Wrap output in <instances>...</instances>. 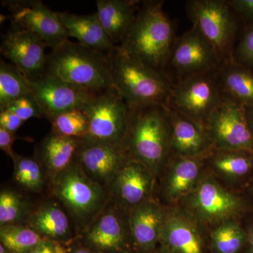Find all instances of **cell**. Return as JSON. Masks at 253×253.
<instances>
[{"label":"cell","mask_w":253,"mask_h":253,"mask_svg":"<svg viewBox=\"0 0 253 253\" xmlns=\"http://www.w3.org/2000/svg\"><path fill=\"white\" fill-rule=\"evenodd\" d=\"M31 211L28 201L12 190H2L0 194V227L23 224Z\"/></svg>","instance_id":"obj_32"},{"label":"cell","mask_w":253,"mask_h":253,"mask_svg":"<svg viewBox=\"0 0 253 253\" xmlns=\"http://www.w3.org/2000/svg\"><path fill=\"white\" fill-rule=\"evenodd\" d=\"M246 113H247L248 121H249L250 127L253 136V109H246Z\"/></svg>","instance_id":"obj_43"},{"label":"cell","mask_w":253,"mask_h":253,"mask_svg":"<svg viewBox=\"0 0 253 253\" xmlns=\"http://www.w3.org/2000/svg\"><path fill=\"white\" fill-rule=\"evenodd\" d=\"M178 75V80L186 76L215 71L221 61L209 42L192 27L176 38L169 63Z\"/></svg>","instance_id":"obj_16"},{"label":"cell","mask_w":253,"mask_h":253,"mask_svg":"<svg viewBox=\"0 0 253 253\" xmlns=\"http://www.w3.org/2000/svg\"><path fill=\"white\" fill-rule=\"evenodd\" d=\"M206 129L213 149L253 152L246 109L225 95L208 118Z\"/></svg>","instance_id":"obj_10"},{"label":"cell","mask_w":253,"mask_h":253,"mask_svg":"<svg viewBox=\"0 0 253 253\" xmlns=\"http://www.w3.org/2000/svg\"><path fill=\"white\" fill-rule=\"evenodd\" d=\"M68 250L61 243L44 239L29 253H67Z\"/></svg>","instance_id":"obj_38"},{"label":"cell","mask_w":253,"mask_h":253,"mask_svg":"<svg viewBox=\"0 0 253 253\" xmlns=\"http://www.w3.org/2000/svg\"><path fill=\"white\" fill-rule=\"evenodd\" d=\"M244 194L246 195V197L249 199V201L252 203L253 205V180L251 183L249 187L244 192Z\"/></svg>","instance_id":"obj_42"},{"label":"cell","mask_w":253,"mask_h":253,"mask_svg":"<svg viewBox=\"0 0 253 253\" xmlns=\"http://www.w3.org/2000/svg\"><path fill=\"white\" fill-rule=\"evenodd\" d=\"M57 14L68 36L76 38L80 44L107 54L116 47L96 13L82 16L68 12Z\"/></svg>","instance_id":"obj_24"},{"label":"cell","mask_w":253,"mask_h":253,"mask_svg":"<svg viewBox=\"0 0 253 253\" xmlns=\"http://www.w3.org/2000/svg\"><path fill=\"white\" fill-rule=\"evenodd\" d=\"M11 13L13 25L36 34L46 46L54 49L68 41L57 12L38 0L4 1Z\"/></svg>","instance_id":"obj_14"},{"label":"cell","mask_w":253,"mask_h":253,"mask_svg":"<svg viewBox=\"0 0 253 253\" xmlns=\"http://www.w3.org/2000/svg\"><path fill=\"white\" fill-rule=\"evenodd\" d=\"M129 160L122 146L82 138L74 161L86 175L105 189L111 186Z\"/></svg>","instance_id":"obj_18"},{"label":"cell","mask_w":253,"mask_h":253,"mask_svg":"<svg viewBox=\"0 0 253 253\" xmlns=\"http://www.w3.org/2000/svg\"><path fill=\"white\" fill-rule=\"evenodd\" d=\"M160 245L169 253H212L209 227L178 206L166 207Z\"/></svg>","instance_id":"obj_12"},{"label":"cell","mask_w":253,"mask_h":253,"mask_svg":"<svg viewBox=\"0 0 253 253\" xmlns=\"http://www.w3.org/2000/svg\"><path fill=\"white\" fill-rule=\"evenodd\" d=\"M208 227L230 219L242 220L253 211L246 195L236 192L207 172L198 187L178 205Z\"/></svg>","instance_id":"obj_5"},{"label":"cell","mask_w":253,"mask_h":253,"mask_svg":"<svg viewBox=\"0 0 253 253\" xmlns=\"http://www.w3.org/2000/svg\"><path fill=\"white\" fill-rule=\"evenodd\" d=\"M81 140L51 131L37 146L36 158L52 179L72 164Z\"/></svg>","instance_id":"obj_25"},{"label":"cell","mask_w":253,"mask_h":253,"mask_svg":"<svg viewBox=\"0 0 253 253\" xmlns=\"http://www.w3.org/2000/svg\"><path fill=\"white\" fill-rule=\"evenodd\" d=\"M206 170L226 187L244 194L253 180V152L212 149L206 158Z\"/></svg>","instance_id":"obj_20"},{"label":"cell","mask_w":253,"mask_h":253,"mask_svg":"<svg viewBox=\"0 0 253 253\" xmlns=\"http://www.w3.org/2000/svg\"><path fill=\"white\" fill-rule=\"evenodd\" d=\"M86 247L99 253H133L127 212L113 204L84 230Z\"/></svg>","instance_id":"obj_13"},{"label":"cell","mask_w":253,"mask_h":253,"mask_svg":"<svg viewBox=\"0 0 253 253\" xmlns=\"http://www.w3.org/2000/svg\"><path fill=\"white\" fill-rule=\"evenodd\" d=\"M83 110L89 121L85 139L123 147L130 110L116 88L97 93Z\"/></svg>","instance_id":"obj_9"},{"label":"cell","mask_w":253,"mask_h":253,"mask_svg":"<svg viewBox=\"0 0 253 253\" xmlns=\"http://www.w3.org/2000/svg\"></svg>","instance_id":"obj_46"},{"label":"cell","mask_w":253,"mask_h":253,"mask_svg":"<svg viewBox=\"0 0 253 253\" xmlns=\"http://www.w3.org/2000/svg\"><path fill=\"white\" fill-rule=\"evenodd\" d=\"M18 138L15 133L10 132L4 128L0 127V149L11 159L14 158L15 155L12 150L13 144Z\"/></svg>","instance_id":"obj_39"},{"label":"cell","mask_w":253,"mask_h":253,"mask_svg":"<svg viewBox=\"0 0 253 253\" xmlns=\"http://www.w3.org/2000/svg\"><path fill=\"white\" fill-rule=\"evenodd\" d=\"M217 75L225 96L246 109H253V70L231 59L221 63Z\"/></svg>","instance_id":"obj_27"},{"label":"cell","mask_w":253,"mask_h":253,"mask_svg":"<svg viewBox=\"0 0 253 253\" xmlns=\"http://www.w3.org/2000/svg\"><path fill=\"white\" fill-rule=\"evenodd\" d=\"M5 110L14 113L24 122L33 118L44 117L39 103L32 93L18 98Z\"/></svg>","instance_id":"obj_35"},{"label":"cell","mask_w":253,"mask_h":253,"mask_svg":"<svg viewBox=\"0 0 253 253\" xmlns=\"http://www.w3.org/2000/svg\"><path fill=\"white\" fill-rule=\"evenodd\" d=\"M206 156H169L156 179L155 199L165 207L178 206L198 187L207 173Z\"/></svg>","instance_id":"obj_11"},{"label":"cell","mask_w":253,"mask_h":253,"mask_svg":"<svg viewBox=\"0 0 253 253\" xmlns=\"http://www.w3.org/2000/svg\"><path fill=\"white\" fill-rule=\"evenodd\" d=\"M109 58L113 86L129 109L149 105L167 106L174 83L169 74L131 57L118 46Z\"/></svg>","instance_id":"obj_3"},{"label":"cell","mask_w":253,"mask_h":253,"mask_svg":"<svg viewBox=\"0 0 253 253\" xmlns=\"http://www.w3.org/2000/svg\"><path fill=\"white\" fill-rule=\"evenodd\" d=\"M12 160L14 179L20 186L33 192H40L44 189L46 182L44 169L36 158L15 154Z\"/></svg>","instance_id":"obj_31"},{"label":"cell","mask_w":253,"mask_h":253,"mask_svg":"<svg viewBox=\"0 0 253 253\" xmlns=\"http://www.w3.org/2000/svg\"><path fill=\"white\" fill-rule=\"evenodd\" d=\"M67 253H95L86 246H74L72 249L68 250Z\"/></svg>","instance_id":"obj_41"},{"label":"cell","mask_w":253,"mask_h":253,"mask_svg":"<svg viewBox=\"0 0 253 253\" xmlns=\"http://www.w3.org/2000/svg\"><path fill=\"white\" fill-rule=\"evenodd\" d=\"M161 1H142L134 22L121 44L123 52L166 72L174 44V26Z\"/></svg>","instance_id":"obj_2"},{"label":"cell","mask_w":253,"mask_h":253,"mask_svg":"<svg viewBox=\"0 0 253 253\" xmlns=\"http://www.w3.org/2000/svg\"><path fill=\"white\" fill-rule=\"evenodd\" d=\"M24 123L23 120L9 110L0 112V127L4 128L10 132L16 133Z\"/></svg>","instance_id":"obj_37"},{"label":"cell","mask_w":253,"mask_h":253,"mask_svg":"<svg viewBox=\"0 0 253 253\" xmlns=\"http://www.w3.org/2000/svg\"><path fill=\"white\" fill-rule=\"evenodd\" d=\"M169 115L170 156H208L213 146L206 128L172 109H169Z\"/></svg>","instance_id":"obj_22"},{"label":"cell","mask_w":253,"mask_h":253,"mask_svg":"<svg viewBox=\"0 0 253 253\" xmlns=\"http://www.w3.org/2000/svg\"><path fill=\"white\" fill-rule=\"evenodd\" d=\"M51 131L66 137H86L89 132V121L83 109L66 111L50 120Z\"/></svg>","instance_id":"obj_33"},{"label":"cell","mask_w":253,"mask_h":253,"mask_svg":"<svg viewBox=\"0 0 253 253\" xmlns=\"http://www.w3.org/2000/svg\"><path fill=\"white\" fill-rule=\"evenodd\" d=\"M43 239L36 231L25 224L0 227L1 244L11 253H29Z\"/></svg>","instance_id":"obj_30"},{"label":"cell","mask_w":253,"mask_h":253,"mask_svg":"<svg viewBox=\"0 0 253 253\" xmlns=\"http://www.w3.org/2000/svg\"><path fill=\"white\" fill-rule=\"evenodd\" d=\"M186 11L193 27L209 42L221 63L231 59L239 24L228 1L192 0L186 3Z\"/></svg>","instance_id":"obj_7"},{"label":"cell","mask_w":253,"mask_h":253,"mask_svg":"<svg viewBox=\"0 0 253 253\" xmlns=\"http://www.w3.org/2000/svg\"><path fill=\"white\" fill-rule=\"evenodd\" d=\"M0 253H11L8 251L4 246H3L2 245L0 244Z\"/></svg>","instance_id":"obj_45"},{"label":"cell","mask_w":253,"mask_h":253,"mask_svg":"<svg viewBox=\"0 0 253 253\" xmlns=\"http://www.w3.org/2000/svg\"><path fill=\"white\" fill-rule=\"evenodd\" d=\"M31 81L16 66L0 61V112L18 98L31 94Z\"/></svg>","instance_id":"obj_29"},{"label":"cell","mask_w":253,"mask_h":253,"mask_svg":"<svg viewBox=\"0 0 253 253\" xmlns=\"http://www.w3.org/2000/svg\"><path fill=\"white\" fill-rule=\"evenodd\" d=\"M236 14L242 18L246 25L253 24V0L228 1Z\"/></svg>","instance_id":"obj_36"},{"label":"cell","mask_w":253,"mask_h":253,"mask_svg":"<svg viewBox=\"0 0 253 253\" xmlns=\"http://www.w3.org/2000/svg\"><path fill=\"white\" fill-rule=\"evenodd\" d=\"M141 1L97 0L96 14L101 26L116 46L121 44L135 19Z\"/></svg>","instance_id":"obj_23"},{"label":"cell","mask_w":253,"mask_h":253,"mask_svg":"<svg viewBox=\"0 0 253 253\" xmlns=\"http://www.w3.org/2000/svg\"><path fill=\"white\" fill-rule=\"evenodd\" d=\"M169 253L168 252L167 250L166 249H164V248L163 247V246H161V245H160L154 251H153L152 253Z\"/></svg>","instance_id":"obj_44"},{"label":"cell","mask_w":253,"mask_h":253,"mask_svg":"<svg viewBox=\"0 0 253 253\" xmlns=\"http://www.w3.org/2000/svg\"><path fill=\"white\" fill-rule=\"evenodd\" d=\"M129 110L123 148L129 160L144 164L157 179L170 156L169 109L149 105Z\"/></svg>","instance_id":"obj_1"},{"label":"cell","mask_w":253,"mask_h":253,"mask_svg":"<svg viewBox=\"0 0 253 253\" xmlns=\"http://www.w3.org/2000/svg\"><path fill=\"white\" fill-rule=\"evenodd\" d=\"M166 207L156 199L148 200L127 212L134 253H151L161 242Z\"/></svg>","instance_id":"obj_21"},{"label":"cell","mask_w":253,"mask_h":253,"mask_svg":"<svg viewBox=\"0 0 253 253\" xmlns=\"http://www.w3.org/2000/svg\"><path fill=\"white\" fill-rule=\"evenodd\" d=\"M242 224L247 234V240L241 253H253V211L242 219Z\"/></svg>","instance_id":"obj_40"},{"label":"cell","mask_w":253,"mask_h":253,"mask_svg":"<svg viewBox=\"0 0 253 253\" xmlns=\"http://www.w3.org/2000/svg\"><path fill=\"white\" fill-rule=\"evenodd\" d=\"M51 179L54 196L83 230L107 206L104 188L86 175L75 161Z\"/></svg>","instance_id":"obj_6"},{"label":"cell","mask_w":253,"mask_h":253,"mask_svg":"<svg viewBox=\"0 0 253 253\" xmlns=\"http://www.w3.org/2000/svg\"><path fill=\"white\" fill-rule=\"evenodd\" d=\"M231 59L253 71V24L246 25L234 47Z\"/></svg>","instance_id":"obj_34"},{"label":"cell","mask_w":253,"mask_h":253,"mask_svg":"<svg viewBox=\"0 0 253 253\" xmlns=\"http://www.w3.org/2000/svg\"><path fill=\"white\" fill-rule=\"evenodd\" d=\"M32 94L49 121L55 116L73 109H83L97 94L45 73L31 81Z\"/></svg>","instance_id":"obj_17"},{"label":"cell","mask_w":253,"mask_h":253,"mask_svg":"<svg viewBox=\"0 0 253 253\" xmlns=\"http://www.w3.org/2000/svg\"><path fill=\"white\" fill-rule=\"evenodd\" d=\"M156 178L144 164L129 160L118 173L111 188L113 203L129 212L148 200L155 199Z\"/></svg>","instance_id":"obj_19"},{"label":"cell","mask_w":253,"mask_h":253,"mask_svg":"<svg viewBox=\"0 0 253 253\" xmlns=\"http://www.w3.org/2000/svg\"><path fill=\"white\" fill-rule=\"evenodd\" d=\"M46 47L36 34L13 25L1 38L0 51L30 81H35L45 74Z\"/></svg>","instance_id":"obj_15"},{"label":"cell","mask_w":253,"mask_h":253,"mask_svg":"<svg viewBox=\"0 0 253 253\" xmlns=\"http://www.w3.org/2000/svg\"><path fill=\"white\" fill-rule=\"evenodd\" d=\"M212 253H241L247 234L242 220L230 219L209 227Z\"/></svg>","instance_id":"obj_28"},{"label":"cell","mask_w":253,"mask_h":253,"mask_svg":"<svg viewBox=\"0 0 253 253\" xmlns=\"http://www.w3.org/2000/svg\"><path fill=\"white\" fill-rule=\"evenodd\" d=\"M28 226L43 239L62 244L71 239L72 229L66 213L54 202H45L32 211L27 219Z\"/></svg>","instance_id":"obj_26"},{"label":"cell","mask_w":253,"mask_h":253,"mask_svg":"<svg viewBox=\"0 0 253 253\" xmlns=\"http://www.w3.org/2000/svg\"><path fill=\"white\" fill-rule=\"evenodd\" d=\"M217 70L174 82L167 107L206 128L208 118L224 96Z\"/></svg>","instance_id":"obj_8"},{"label":"cell","mask_w":253,"mask_h":253,"mask_svg":"<svg viewBox=\"0 0 253 253\" xmlns=\"http://www.w3.org/2000/svg\"><path fill=\"white\" fill-rule=\"evenodd\" d=\"M94 93L114 87L109 54L67 41L47 56L46 73Z\"/></svg>","instance_id":"obj_4"}]
</instances>
